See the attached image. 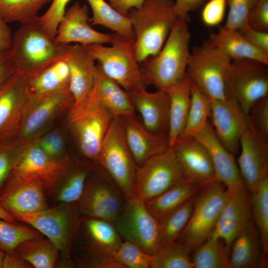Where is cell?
Wrapping results in <instances>:
<instances>
[{"mask_svg":"<svg viewBox=\"0 0 268 268\" xmlns=\"http://www.w3.org/2000/svg\"><path fill=\"white\" fill-rule=\"evenodd\" d=\"M188 21L189 17H178L158 54L140 64L144 87L166 90L183 79L191 54Z\"/></svg>","mask_w":268,"mask_h":268,"instance_id":"6da1fadb","label":"cell"},{"mask_svg":"<svg viewBox=\"0 0 268 268\" xmlns=\"http://www.w3.org/2000/svg\"><path fill=\"white\" fill-rule=\"evenodd\" d=\"M128 17L135 35L134 52L139 64L158 54L179 17L174 0H144Z\"/></svg>","mask_w":268,"mask_h":268,"instance_id":"7a4b0ae2","label":"cell"},{"mask_svg":"<svg viewBox=\"0 0 268 268\" xmlns=\"http://www.w3.org/2000/svg\"><path fill=\"white\" fill-rule=\"evenodd\" d=\"M66 46L56 42L35 22L20 24L12 34L10 59L15 72L30 77L65 59Z\"/></svg>","mask_w":268,"mask_h":268,"instance_id":"3957f363","label":"cell"},{"mask_svg":"<svg viewBox=\"0 0 268 268\" xmlns=\"http://www.w3.org/2000/svg\"><path fill=\"white\" fill-rule=\"evenodd\" d=\"M114 118L101 102L95 83L82 101L68 110L67 124L85 158L97 163L101 143Z\"/></svg>","mask_w":268,"mask_h":268,"instance_id":"277c9868","label":"cell"},{"mask_svg":"<svg viewBox=\"0 0 268 268\" xmlns=\"http://www.w3.org/2000/svg\"><path fill=\"white\" fill-rule=\"evenodd\" d=\"M97 164L116 183L126 200L134 196L138 167L127 143L121 117L112 120L101 143Z\"/></svg>","mask_w":268,"mask_h":268,"instance_id":"5b68a950","label":"cell"},{"mask_svg":"<svg viewBox=\"0 0 268 268\" xmlns=\"http://www.w3.org/2000/svg\"><path fill=\"white\" fill-rule=\"evenodd\" d=\"M112 46H85L103 72L127 92L143 85L140 67L134 52V39L114 33Z\"/></svg>","mask_w":268,"mask_h":268,"instance_id":"8992f818","label":"cell"},{"mask_svg":"<svg viewBox=\"0 0 268 268\" xmlns=\"http://www.w3.org/2000/svg\"><path fill=\"white\" fill-rule=\"evenodd\" d=\"M83 215L76 225L82 238L84 252L78 263L85 267L123 268L114 258L122 242L114 225L104 219Z\"/></svg>","mask_w":268,"mask_h":268,"instance_id":"52a82bcc","label":"cell"},{"mask_svg":"<svg viewBox=\"0 0 268 268\" xmlns=\"http://www.w3.org/2000/svg\"><path fill=\"white\" fill-rule=\"evenodd\" d=\"M232 60L222 50L204 43L191 52L186 73L210 99L223 100L227 98L225 84Z\"/></svg>","mask_w":268,"mask_h":268,"instance_id":"ba28073f","label":"cell"},{"mask_svg":"<svg viewBox=\"0 0 268 268\" xmlns=\"http://www.w3.org/2000/svg\"><path fill=\"white\" fill-rule=\"evenodd\" d=\"M96 166V165H95ZM90 172L78 201L83 215L106 220L114 224L126 199L122 190L98 164Z\"/></svg>","mask_w":268,"mask_h":268,"instance_id":"9c48e42d","label":"cell"},{"mask_svg":"<svg viewBox=\"0 0 268 268\" xmlns=\"http://www.w3.org/2000/svg\"><path fill=\"white\" fill-rule=\"evenodd\" d=\"M226 195V187L218 181L202 188L196 196L189 220L177 240L191 251L203 243L216 225Z\"/></svg>","mask_w":268,"mask_h":268,"instance_id":"30bf717a","label":"cell"},{"mask_svg":"<svg viewBox=\"0 0 268 268\" xmlns=\"http://www.w3.org/2000/svg\"><path fill=\"white\" fill-rule=\"evenodd\" d=\"M114 225L123 240L149 255H155L162 247L158 220L149 211L145 202L135 196L126 200Z\"/></svg>","mask_w":268,"mask_h":268,"instance_id":"8fae6325","label":"cell"},{"mask_svg":"<svg viewBox=\"0 0 268 268\" xmlns=\"http://www.w3.org/2000/svg\"><path fill=\"white\" fill-rule=\"evenodd\" d=\"M73 162L67 157L55 158L32 139L20 143L11 173L39 179L46 193L55 194Z\"/></svg>","mask_w":268,"mask_h":268,"instance_id":"7c38bea8","label":"cell"},{"mask_svg":"<svg viewBox=\"0 0 268 268\" xmlns=\"http://www.w3.org/2000/svg\"><path fill=\"white\" fill-rule=\"evenodd\" d=\"M268 66L253 60H232L226 80L227 97L235 100L247 115L256 102L268 97Z\"/></svg>","mask_w":268,"mask_h":268,"instance_id":"4fadbf2b","label":"cell"},{"mask_svg":"<svg viewBox=\"0 0 268 268\" xmlns=\"http://www.w3.org/2000/svg\"><path fill=\"white\" fill-rule=\"evenodd\" d=\"M183 179L182 171L172 148L149 158L138 167L134 196L146 201Z\"/></svg>","mask_w":268,"mask_h":268,"instance_id":"5bb4252c","label":"cell"},{"mask_svg":"<svg viewBox=\"0 0 268 268\" xmlns=\"http://www.w3.org/2000/svg\"><path fill=\"white\" fill-rule=\"evenodd\" d=\"M75 204L63 203V205L13 217L16 221L25 222L45 235L60 252L67 256L77 223L74 213Z\"/></svg>","mask_w":268,"mask_h":268,"instance_id":"9a60e30c","label":"cell"},{"mask_svg":"<svg viewBox=\"0 0 268 268\" xmlns=\"http://www.w3.org/2000/svg\"><path fill=\"white\" fill-rule=\"evenodd\" d=\"M73 102L69 87L49 95L30 97L16 141L22 143L35 138L60 115L69 110Z\"/></svg>","mask_w":268,"mask_h":268,"instance_id":"2e32d148","label":"cell"},{"mask_svg":"<svg viewBox=\"0 0 268 268\" xmlns=\"http://www.w3.org/2000/svg\"><path fill=\"white\" fill-rule=\"evenodd\" d=\"M30 98L23 74L15 72L0 86V143L16 141Z\"/></svg>","mask_w":268,"mask_h":268,"instance_id":"e0dca14e","label":"cell"},{"mask_svg":"<svg viewBox=\"0 0 268 268\" xmlns=\"http://www.w3.org/2000/svg\"><path fill=\"white\" fill-rule=\"evenodd\" d=\"M46 192L38 179L10 173L0 190V206L13 216L48 208Z\"/></svg>","mask_w":268,"mask_h":268,"instance_id":"ac0fdd59","label":"cell"},{"mask_svg":"<svg viewBox=\"0 0 268 268\" xmlns=\"http://www.w3.org/2000/svg\"><path fill=\"white\" fill-rule=\"evenodd\" d=\"M171 148L183 180L202 188L217 181L208 151L196 137L178 138Z\"/></svg>","mask_w":268,"mask_h":268,"instance_id":"d6986e66","label":"cell"},{"mask_svg":"<svg viewBox=\"0 0 268 268\" xmlns=\"http://www.w3.org/2000/svg\"><path fill=\"white\" fill-rule=\"evenodd\" d=\"M268 139L249 126L240 141L238 167L247 188L252 193L268 177Z\"/></svg>","mask_w":268,"mask_h":268,"instance_id":"ffe728a7","label":"cell"},{"mask_svg":"<svg viewBox=\"0 0 268 268\" xmlns=\"http://www.w3.org/2000/svg\"><path fill=\"white\" fill-rule=\"evenodd\" d=\"M212 127L220 142L234 155L240 147V139L249 126L248 116L234 100H211Z\"/></svg>","mask_w":268,"mask_h":268,"instance_id":"44dd1931","label":"cell"},{"mask_svg":"<svg viewBox=\"0 0 268 268\" xmlns=\"http://www.w3.org/2000/svg\"><path fill=\"white\" fill-rule=\"evenodd\" d=\"M88 7L76 1L66 10L61 20L54 40L67 45L76 43L83 46L111 44L113 34L98 32L89 24Z\"/></svg>","mask_w":268,"mask_h":268,"instance_id":"7402d4cb","label":"cell"},{"mask_svg":"<svg viewBox=\"0 0 268 268\" xmlns=\"http://www.w3.org/2000/svg\"><path fill=\"white\" fill-rule=\"evenodd\" d=\"M247 189L246 186L227 189L225 203L210 235L223 241L229 252L235 237L251 219V199Z\"/></svg>","mask_w":268,"mask_h":268,"instance_id":"603a6c76","label":"cell"},{"mask_svg":"<svg viewBox=\"0 0 268 268\" xmlns=\"http://www.w3.org/2000/svg\"><path fill=\"white\" fill-rule=\"evenodd\" d=\"M142 123L151 132L168 135L169 98L164 90L149 92L142 86L127 92Z\"/></svg>","mask_w":268,"mask_h":268,"instance_id":"cb8c5ba5","label":"cell"},{"mask_svg":"<svg viewBox=\"0 0 268 268\" xmlns=\"http://www.w3.org/2000/svg\"><path fill=\"white\" fill-rule=\"evenodd\" d=\"M65 59L70 71L69 89L76 104L93 89L96 77V60L86 46L79 44L66 46Z\"/></svg>","mask_w":268,"mask_h":268,"instance_id":"d4e9b609","label":"cell"},{"mask_svg":"<svg viewBox=\"0 0 268 268\" xmlns=\"http://www.w3.org/2000/svg\"><path fill=\"white\" fill-rule=\"evenodd\" d=\"M195 137L202 143L208 151L217 181L227 189L246 186L234 155L220 143L209 122Z\"/></svg>","mask_w":268,"mask_h":268,"instance_id":"484cf974","label":"cell"},{"mask_svg":"<svg viewBox=\"0 0 268 268\" xmlns=\"http://www.w3.org/2000/svg\"><path fill=\"white\" fill-rule=\"evenodd\" d=\"M121 118L127 143L138 167L169 148L168 135L151 132L135 116Z\"/></svg>","mask_w":268,"mask_h":268,"instance_id":"4316f807","label":"cell"},{"mask_svg":"<svg viewBox=\"0 0 268 268\" xmlns=\"http://www.w3.org/2000/svg\"><path fill=\"white\" fill-rule=\"evenodd\" d=\"M259 234L251 219L233 239L230 248V268H262L268 266Z\"/></svg>","mask_w":268,"mask_h":268,"instance_id":"83f0119b","label":"cell"},{"mask_svg":"<svg viewBox=\"0 0 268 268\" xmlns=\"http://www.w3.org/2000/svg\"><path fill=\"white\" fill-rule=\"evenodd\" d=\"M205 43L222 50L232 60L250 59L268 65V54L252 44L240 30L223 27L211 33Z\"/></svg>","mask_w":268,"mask_h":268,"instance_id":"f1b7e54d","label":"cell"},{"mask_svg":"<svg viewBox=\"0 0 268 268\" xmlns=\"http://www.w3.org/2000/svg\"><path fill=\"white\" fill-rule=\"evenodd\" d=\"M192 81L187 73L177 84L164 90L169 98L168 146L171 148L182 133L191 104Z\"/></svg>","mask_w":268,"mask_h":268,"instance_id":"f546056e","label":"cell"},{"mask_svg":"<svg viewBox=\"0 0 268 268\" xmlns=\"http://www.w3.org/2000/svg\"><path fill=\"white\" fill-rule=\"evenodd\" d=\"M96 66L95 83L103 105L115 118L135 116L136 112L128 92L107 76L98 64Z\"/></svg>","mask_w":268,"mask_h":268,"instance_id":"4dcf8cb0","label":"cell"},{"mask_svg":"<svg viewBox=\"0 0 268 268\" xmlns=\"http://www.w3.org/2000/svg\"><path fill=\"white\" fill-rule=\"evenodd\" d=\"M69 68L65 59L28 77V88L31 98L55 93L69 87Z\"/></svg>","mask_w":268,"mask_h":268,"instance_id":"1f68e13d","label":"cell"},{"mask_svg":"<svg viewBox=\"0 0 268 268\" xmlns=\"http://www.w3.org/2000/svg\"><path fill=\"white\" fill-rule=\"evenodd\" d=\"M96 163L87 161L72 163L54 194L63 203H76L83 192L87 178Z\"/></svg>","mask_w":268,"mask_h":268,"instance_id":"d6a6232c","label":"cell"},{"mask_svg":"<svg viewBox=\"0 0 268 268\" xmlns=\"http://www.w3.org/2000/svg\"><path fill=\"white\" fill-rule=\"evenodd\" d=\"M201 187L182 180L155 198L144 201L151 213L159 220L167 213L196 195Z\"/></svg>","mask_w":268,"mask_h":268,"instance_id":"836d02e7","label":"cell"},{"mask_svg":"<svg viewBox=\"0 0 268 268\" xmlns=\"http://www.w3.org/2000/svg\"><path fill=\"white\" fill-rule=\"evenodd\" d=\"M86 0L92 11V17L89 19L91 26L102 25L122 37L130 39H135L128 17L119 13L105 0Z\"/></svg>","mask_w":268,"mask_h":268,"instance_id":"e575fe53","label":"cell"},{"mask_svg":"<svg viewBox=\"0 0 268 268\" xmlns=\"http://www.w3.org/2000/svg\"><path fill=\"white\" fill-rule=\"evenodd\" d=\"M60 251L48 238L31 239L20 244L15 253L36 268H53Z\"/></svg>","mask_w":268,"mask_h":268,"instance_id":"d590c367","label":"cell"},{"mask_svg":"<svg viewBox=\"0 0 268 268\" xmlns=\"http://www.w3.org/2000/svg\"><path fill=\"white\" fill-rule=\"evenodd\" d=\"M210 111V99L192 82L190 107L184 128L178 138L195 137L209 122Z\"/></svg>","mask_w":268,"mask_h":268,"instance_id":"8d00e7d4","label":"cell"},{"mask_svg":"<svg viewBox=\"0 0 268 268\" xmlns=\"http://www.w3.org/2000/svg\"><path fill=\"white\" fill-rule=\"evenodd\" d=\"M197 195L167 213L158 220L162 247L177 241L179 238L189 220Z\"/></svg>","mask_w":268,"mask_h":268,"instance_id":"74e56055","label":"cell"},{"mask_svg":"<svg viewBox=\"0 0 268 268\" xmlns=\"http://www.w3.org/2000/svg\"><path fill=\"white\" fill-rule=\"evenodd\" d=\"M195 250L194 268H230V252L221 240L209 236Z\"/></svg>","mask_w":268,"mask_h":268,"instance_id":"f35d334b","label":"cell"},{"mask_svg":"<svg viewBox=\"0 0 268 268\" xmlns=\"http://www.w3.org/2000/svg\"><path fill=\"white\" fill-rule=\"evenodd\" d=\"M52 0H0V16L6 23H35L40 9Z\"/></svg>","mask_w":268,"mask_h":268,"instance_id":"ab89813d","label":"cell"},{"mask_svg":"<svg viewBox=\"0 0 268 268\" xmlns=\"http://www.w3.org/2000/svg\"><path fill=\"white\" fill-rule=\"evenodd\" d=\"M251 218L258 231L264 252L268 254V177L252 193L250 201Z\"/></svg>","mask_w":268,"mask_h":268,"instance_id":"60d3db41","label":"cell"},{"mask_svg":"<svg viewBox=\"0 0 268 268\" xmlns=\"http://www.w3.org/2000/svg\"><path fill=\"white\" fill-rule=\"evenodd\" d=\"M191 251L183 242L177 240L152 255L150 268H194Z\"/></svg>","mask_w":268,"mask_h":268,"instance_id":"b9f144b4","label":"cell"},{"mask_svg":"<svg viewBox=\"0 0 268 268\" xmlns=\"http://www.w3.org/2000/svg\"><path fill=\"white\" fill-rule=\"evenodd\" d=\"M41 237L37 231L0 218V250L15 253L18 246L27 240Z\"/></svg>","mask_w":268,"mask_h":268,"instance_id":"7bdbcfd3","label":"cell"},{"mask_svg":"<svg viewBox=\"0 0 268 268\" xmlns=\"http://www.w3.org/2000/svg\"><path fill=\"white\" fill-rule=\"evenodd\" d=\"M152 256L131 242L124 240L114 258L123 268H150Z\"/></svg>","mask_w":268,"mask_h":268,"instance_id":"ee69618b","label":"cell"},{"mask_svg":"<svg viewBox=\"0 0 268 268\" xmlns=\"http://www.w3.org/2000/svg\"><path fill=\"white\" fill-rule=\"evenodd\" d=\"M257 0H227L228 12L224 28L242 30L248 25V14Z\"/></svg>","mask_w":268,"mask_h":268,"instance_id":"f6af8a7d","label":"cell"},{"mask_svg":"<svg viewBox=\"0 0 268 268\" xmlns=\"http://www.w3.org/2000/svg\"><path fill=\"white\" fill-rule=\"evenodd\" d=\"M70 0H52L47 10L39 16L35 23L51 38H54L59 24Z\"/></svg>","mask_w":268,"mask_h":268,"instance_id":"bcb514c9","label":"cell"},{"mask_svg":"<svg viewBox=\"0 0 268 268\" xmlns=\"http://www.w3.org/2000/svg\"><path fill=\"white\" fill-rule=\"evenodd\" d=\"M19 146L17 141L0 143V190L12 170Z\"/></svg>","mask_w":268,"mask_h":268,"instance_id":"7dc6e473","label":"cell"},{"mask_svg":"<svg viewBox=\"0 0 268 268\" xmlns=\"http://www.w3.org/2000/svg\"><path fill=\"white\" fill-rule=\"evenodd\" d=\"M247 116L249 126L268 138V97L256 102Z\"/></svg>","mask_w":268,"mask_h":268,"instance_id":"c3c4849f","label":"cell"},{"mask_svg":"<svg viewBox=\"0 0 268 268\" xmlns=\"http://www.w3.org/2000/svg\"><path fill=\"white\" fill-rule=\"evenodd\" d=\"M33 139L46 153L53 158H61L64 152L65 141L61 131H53L38 138Z\"/></svg>","mask_w":268,"mask_h":268,"instance_id":"681fc988","label":"cell"},{"mask_svg":"<svg viewBox=\"0 0 268 268\" xmlns=\"http://www.w3.org/2000/svg\"><path fill=\"white\" fill-rule=\"evenodd\" d=\"M227 5V0H209L201 11L203 23L210 27L219 24L224 17Z\"/></svg>","mask_w":268,"mask_h":268,"instance_id":"f907efd6","label":"cell"},{"mask_svg":"<svg viewBox=\"0 0 268 268\" xmlns=\"http://www.w3.org/2000/svg\"><path fill=\"white\" fill-rule=\"evenodd\" d=\"M247 23L253 29L268 31V0H257L248 14Z\"/></svg>","mask_w":268,"mask_h":268,"instance_id":"816d5d0a","label":"cell"},{"mask_svg":"<svg viewBox=\"0 0 268 268\" xmlns=\"http://www.w3.org/2000/svg\"><path fill=\"white\" fill-rule=\"evenodd\" d=\"M244 37L254 46L268 54V33L255 30L249 25L240 31Z\"/></svg>","mask_w":268,"mask_h":268,"instance_id":"f5cc1de1","label":"cell"},{"mask_svg":"<svg viewBox=\"0 0 268 268\" xmlns=\"http://www.w3.org/2000/svg\"><path fill=\"white\" fill-rule=\"evenodd\" d=\"M206 0H175L174 9L179 17H189L190 12L201 6Z\"/></svg>","mask_w":268,"mask_h":268,"instance_id":"db71d44e","label":"cell"},{"mask_svg":"<svg viewBox=\"0 0 268 268\" xmlns=\"http://www.w3.org/2000/svg\"><path fill=\"white\" fill-rule=\"evenodd\" d=\"M15 70L11 62L9 50L0 52V86L13 74Z\"/></svg>","mask_w":268,"mask_h":268,"instance_id":"11a10c76","label":"cell"},{"mask_svg":"<svg viewBox=\"0 0 268 268\" xmlns=\"http://www.w3.org/2000/svg\"><path fill=\"white\" fill-rule=\"evenodd\" d=\"M109 4L119 13L128 17L133 9L140 7L144 0H108Z\"/></svg>","mask_w":268,"mask_h":268,"instance_id":"9f6ffc18","label":"cell"},{"mask_svg":"<svg viewBox=\"0 0 268 268\" xmlns=\"http://www.w3.org/2000/svg\"><path fill=\"white\" fill-rule=\"evenodd\" d=\"M12 43V34L7 23L0 16V52L10 50Z\"/></svg>","mask_w":268,"mask_h":268,"instance_id":"6f0895ef","label":"cell"},{"mask_svg":"<svg viewBox=\"0 0 268 268\" xmlns=\"http://www.w3.org/2000/svg\"><path fill=\"white\" fill-rule=\"evenodd\" d=\"M32 266L16 253L5 254L2 268H30Z\"/></svg>","mask_w":268,"mask_h":268,"instance_id":"680465c9","label":"cell"},{"mask_svg":"<svg viewBox=\"0 0 268 268\" xmlns=\"http://www.w3.org/2000/svg\"><path fill=\"white\" fill-rule=\"evenodd\" d=\"M0 218L10 222L16 223V219L10 214L6 212L0 206Z\"/></svg>","mask_w":268,"mask_h":268,"instance_id":"91938a15","label":"cell"},{"mask_svg":"<svg viewBox=\"0 0 268 268\" xmlns=\"http://www.w3.org/2000/svg\"><path fill=\"white\" fill-rule=\"evenodd\" d=\"M4 255V252L0 250V268H1L2 267V262Z\"/></svg>","mask_w":268,"mask_h":268,"instance_id":"94428289","label":"cell"}]
</instances>
